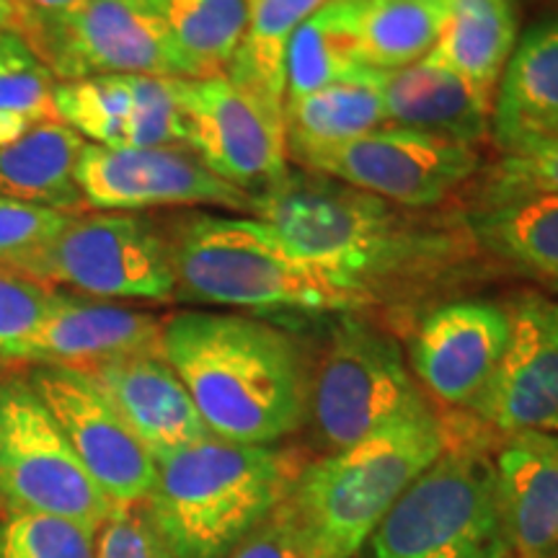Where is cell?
I'll return each instance as SVG.
<instances>
[{
	"mask_svg": "<svg viewBox=\"0 0 558 558\" xmlns=\"http://www.w3.org/2000/svg\"><path fill=\"white\" fill-rule=\"evenodd\" d=\"M450 448L429 407L305 463L290 507L305 558H354L401 494Z\"/></svg>",
	"mask_w": 558,
	"mask_h": 558,
	"instance_id": "5",
	"label": "cell"
},
{
	"mask_svg": "<svg viewBox=\"0 0 558 558\" xmlns=\"http://www.w3.org/2000/svg\"><path fill=\"white\" fill-rule=\"evenodd\" d=\"M509 550L494 460L450 445L390 507L360 556L501 558Z\"/></svg>",
	"mask_w": 558,
	"mask_h": 558,
	"instance_id": "6",
	"label": "cell"
},
{
	"mask_svg": "<svg viewBox=\"0 0 558 558\" xmlns=\"http://www.w3.org/2000/svg\"><path fill=\"white\" fill-rule=\"evenodd\" d=\"M5 3H11L13 9H16L21 13V0H5ZM21 21H24V13H21Z\"/></svg>",
	"mask_w": 558,
	"mask_h": 558,
	"instance_id": "41",
	"label": "cell"
},
{
	"mask_svg": "<svg viewBox=\"0 0 558 558\" xmlns=\"http://www.w3.org/2000/svg\"><path fill=\"white\" fill-rule=\"evenodd\" d=\"M365 68L354 47V0H326L292 34L284 60V104Z\"/></svg>",
	"mask_w": 558,
	"mask_h": 558,
	"instance_id": "29",
	"label": "cell"
},
{
	"mask_svg": "<svg viewBox=\"0 0 558 558\" xmlns=\"http://www.w3.org/2000/svg\"><path fill=\"white\" fill-rule=\"evenodd\" d=\"M501 558H514V556H512V550H509V554H505Z\"/></svg>",
	"mask_w": 558,
	"mask_h": 558,
	"instance_id": "42",
	"label": "cell"
},
{
	"mask_svg": "<svg viewBox=\"0 0 558 558\" xmlns=\"http://www.w3.org/2000/svg\"><path fill=\"white\" fill-rule=\"evenodd\" d=\"M463 226L494 262L558 292V197L473 205Z\"/></svg>",
	"mask_w": 558,
	"mask_h": 558,
	"instance_id": "23",
	"label": "cell"
},
{
	"mask_svg": "<svg viewBox=\"0 0 558 558\" xmlns=\"http://www.w3.org/2000/svg\"><path fill=\"white\" fill-rule=\"evenodd\" d=\"M505 308L507 349L469 411L507 437L522 432L558 435V300L520 292Z\"/></svg>",
	"mask_w": 558,
	"mask_h": 558,
	"instance_id": "15",
	"label": "cell"
},
{
	"mask_svg": "<svg viewBox=\"0 0 558 558\" xmlns=\"http://www.w3.org/2000/svg\"><path fill=\"white\" fill-rule=\"evenodd\" d=\"M3 32H21V13L11 3L0 0V34Z\"/></svg>",
	"mask_w": 558,
	"mask_h": 558,
	"instance_id": "40",
	"label": "cell"
},
{
	"mask_svg": "<svg viewBox=\"0 0 558 558\" xmlns=\"http://www.w3.org/2000/svg\"><path fill=\"white\" fill-rule=\"evenodd\" d=\"M450 0H354V47L365 68L399 70L435 50Z\"/></svg>",
	"mask_w": 558,
	"mask_h": 558,
	"instance_id": "27",
	"label": "cell"
},
{
	"mask_svg": "<svg viewBox=\"0 0 558 558\" xmlns=\"http://www.w3.org/2000/svg\"><path fill=\"white\" fill-rule=\"evenodd\" d=\"M94 558H173L153 525L145 505L114 509L96 533Z\"/></svg>",
	"mask_w": 558,
	"mask_h": 558,
	"instance_id": "37",
	"label": "cell"
},
{
	"mask_svg": "<svg viewBox=\"0 0 558 558\" xmlns=\"http://www.w3.org/2000/svg\"><path fill=\"white\" fill-rule=\"evenodd\" d=\"M298 452L209 435L156 458L145 512L173 558H228L292 497Z\"/></svg>",
	"mask_w": 558,
	"mask_h": 558,
	"instance_id": "3",
	"label": "cell"
},
{
	"mask_svg": "<svg viewBox=\"0 0 558 558\" xmlns=\"http://www.w3.org/2000/svg\"><path fill=\"white\" fill-rule=\"evenodd\" d=\"M83 373L94 378L153 458L209 437L192 396L163 352L132 354Z\"/></svg>",
	"mask_w": 558,
	"mask_h": 558,
	"instance_id": "18",
	"label": "cell"
},
{
	"mask_svg": "<svg viewBox=\"0 0 558 558\" xmlns=\"http://www.w3.org/2000/svg\"><path fill=\"white\" fill-rule=\"evenodd\" d=\"M181 303L248 316H344L367 311L339 290L259 218L186 213L163 222Z\"/></svg>",
	"mask_w": 558,
	"mask_h": 558,
	"instance_id": "4",
	"label": "cell"
},
{
	"mask_svg": "<svg viewBox=\"0 0 558 558\" xmlns=\"http://www.w3.org/2000/svg\"><path fill=\"white\" fill-rule=\"evenodd\" d=\"M54 290L37 279L0 267V357L9 354L21 341L29 339L41 318L50 311Z\"/></svg>",
	"mask_w": 558,
	"mask_h": 558,
	"instance_id": "36",
	"label": "cell"
},
{
	"mask_svg": "<svg viewBox=\"0 0 558 558\" xmlns=\"http://www.w3.org/2000/svg\"><path fill=\"white\" fill-rule=\"evenodd\" d=\"M163 352V320L111 300L54 290L52 305L9 362L90 369L132 354Z\"/></svg>",
	"mask_w": 558,
	"mask_h": 558,
	"instance_id": "17",
	"label": "cell"
},
{
	"mask_svg": "<svg viewBox=\"0 0 558 558\" xmlns=\"http://www.w3.org/2000/svg\"><path fill=\"white\" fill-rule=\"evenodd\" d=\"M86 140L62 122H41L0 148V197L86 213L75 169Z\"/></svg>",
	"mask_w": 558,
	"mask_h": 558,
	"instance_id": "24",
	"label": "cell"
},
{
	"mask_svg": "<svg viewBox=\"0 0 558 558\" xmlns=\"http://www.w3.org/2000/svg\"><path fill=\"white\" fill-rule=\"evenodd\" d=\"M24 39L58 81L96 75L186 78L169 34L143 0H81Z\"/></svg>",
	"mask_w": 558,
	"mask_h": 558,
	"instance_id": "11",
	"label": "cell"
},
{
	"mask_svg": "<svg viewBox=\"0 0 558 558\" xmlns=\"http://www.w3.org/2000/svg\"><path fill=\"white\" fill-rule=\"evenodd\" d=\"M169 34L186 78H215L239 50L248 0H143Z\"/></svg>",
	"mask_w": 558,
	"mask_h": 558,
	"instance_id": "28",
	"label": "cell"
},
{
	"mask_svg": "<svg viewBox=\"0 0 558 558\" xmlns=\"http://www.w3.org/2000/svg\"><path fill=\"white\" fill-rule=\"evenodd\" d=\"M163 357L209 435L277 445L308 418L311 378L298 341L241 313L181 311L163 320Z\"/></svg>",
	"mask_w": 558,
	"mask_h": 558,
	"instance_id": "2",
	"label": "cell"
},
{
	"mask_svg": "<svg viewBox=\"0 0 558 558\" xmlns=\"http://www.w3.org/2000/svg\"><path fill=\"white\" fill-rule=\"evenodd\" d=\"M518 39V0H450L448 24L429 54L494 104Z\"/></svg>",
	"mask_w": 558,
	"mask_h": 558,
	"instance_id": "25",
	"label": "cell"
},
{
	"mask_svg": "<svg viewBox=\"0 0 558 558\" xmlns=\"http://www.w3.org/2000/svg\"><path fill=\"white\" fill-rule=\"evenodd\" d=\"M427 409L399 341L360 313L337 316L311 380L308 416L329 452L357 445L396 418Z\"/></svg>",
	"mask_w": 558,
	"mask_h": 558,
	"instance_id": "7",
	"label": "cell"
},
{
	"mask_svg": "<svg viewBox=\"0 0 558 558\" xmlns=\"http://www.w3.org/2000/svg\"><path fill=\"white\" fill-rule=\"evenodd\" d=\"M422 209H403L337 179L292 169L254 199L256 218L284 246L318 269L365 308L390 292L442 279L471 259L469 230L422 220Z\"/></svg>",
	"mask_w": 558,
	"mask_h": 558,
	"instance_id": "1",
	"label": "cell"
},
{
	"mask_svg": "<svg viewBox=\"0 0 558 558\" xmlns=\"http://www.w3.org/2000/svg\"><path fill=\"white\" fill-rule=\"evenodd\" d=\"M0 365H3V357H0Z\"/></svg>",
	"mask_w": 558,
	"mask_h": 558,
	"instance_id": "43",
	"label": "cell"
},
{
	"mask_svg": "<svg viewBox=\"0 0 558 558\" xmlns=\"http://www.w3.org/2000/svg\"><path fill=\"white\" fill-rule=\"evenodd\" d=\"M550 137H558V13L520 34L492 109L499 153Z\"/></svg>",
	"mask_w": 558,
	"mask_h": 558,
	"instance_id": "21",
	"label": "cell"
},
{
	"mask_svg": "<svg viewBox=\"0 0 558 558\" xmlns=\"http://www.w3.org/2000/svg\"><path fill=\"white\" fill-rule=\"evenodd\" d=\"M228 558H305L290 499L259 530H254Z\"/></svg>",
	"mask_w": 558,
	"mask_h": 558,
	"instance_id": "38",
	"label": "cell"
},
{
	"mask_svg": "<svg viewBox=\"0 0 558 558\" xmlns=\"http://www.w3.org/2000/svg\"><path fill=\"white\" fill-rule=\"evenodd\" d=\"M501 525L514 558H558V435L507 437L497 460Z\"/></svg>",
	"mask_w": 558,
	"mask_h": 558,
	"instance_id": "19",
	"label": "cell"
},
{
	"mask_svg": "<svg viewBox=\"0 0 558 558\" xmlns=\"http://www.w3.org/2000/svg\"><path fill=\"white\" fill-rule=\"evenodd\" d=\"M96 533L75 522L0 514V558H94Z\"/></svg>",
	"mask_w": 558,
	"mask_h": 558,
	"instance_id": "33",
	"label": "cell"
},
{
	"mask_svg": "<svg viewBox=\"0 0 558 558\" xmlns=\"http://www.w3.org/2000/svg\"><path fill=\"white\" fill-rule=\"evenodd\" d=\"M527 197H558V137L499 153L481 177L476 205Z\"/></svg>",
	"mask_w": 558,
	"mask_h": 558,
	"instance_id": "32",
	"label": "cell"
},
{
	"mask_svg": "<svg viewBox=\"0 0 558 558\" xmlns=\"http://www.w3.org/2000/svg\"><path fill=\"white\" fill-rule=\"evenodd\" d=\"M386 124L380 70L360 68L331 86L284 104V143L295 166Z\"/></svg>",
	"mask_w": 558,
	"mask_h": 558,
	"instance_id": "22",
	"label": "cell"
},
{
	"mask_svg": "<svg viewBox=\"0 0 558 558\" xmlns=\"http://www.w3.org/2000/svg\"><path fill=\"white\" fill-rule=\"evenodd\" d=\"M326 0H248L243 39L226 78L284 122V60L298 26Z\"/></svg>",
	"mask_w": 558,
	"mask_h": 558,
	"instance_id": "26",
	"label": "cell"
},
{
	"mask_svg": "<svg viewBox=\"0 0 558 558\" xmlns=\"http://www.w3.org/2000/svg\"><path fill=\"white\" fill-rule=\"evenodd\" d=\"M26 380L114 509L145 505L156 486V458L132 435L94 378L75 367L34 365Z\"/></svg>",
	"mask_w": 558,
	"mask_h": 558,
	"instance_id": "13",
	"label": "cell"
},
{
	"mask_svg": "<svg viewBox=\"0 0 558 558\" xmlns=\"http://www.w3.org/2000/svg\"><path fill=\"white\" fill-rule=\"evenodd\" d=\"M478 148L383 124L352 143L318 153L298 169L337 179L403 209H429L478 173Z\"/></svg>",
	"mask_w": 558,
	"mask_h": 558,
	"instance_id": "10",
	"label": "cell"
},
{
	"mask_svg": "<svg viewBox=\"0 0 558 558\" xmlns=\"http://www.w3.org/2000/svg\"><path fill=\"white\" fill-rule=\"evenodd\" d=\"M380 86L386 124L456 140L473 148L492 137L494 104L435 54H424L399 70H380Z\"/></svg>",
	"mask_w": 558,
	"mask_h": 558,
	"instance_id": "20",
	"label": "cell"
},
{
	"mask_svg": "<svg viewBox=\"0 0 558 558\" xmlns=\"http://www.w3.org/2000/svg\"><path fill=\"white\" fill-rule=\"evenodd\" d=\"M81 0H21V37H29L32 32L41 29V26L52 24L60 16H65L68 11H73Z\"/></svg>",
	"mask_w": 558,
	"mask_h": 558,
	"instance_id": "39",
	"label": "cell"
},
{
	"mask_svg": "<svg viewBox=\"0 0 558 558\" xmlns=\"http://www.w3.org/2000/svg\"><path fill=\"white\" fill-rule=\"evenodd\" d=\"M135 114H132L128 148H169L186 145L184 114L177 94V78L132 75Z\"/></svg>",
	"mask_w": 558,
	"mask_h": 558,
	"instance_id": "34",
	"label": "cell"
},
{
	"mask_svg": "<svg viewBox=\"0 0 558 558\" xmlns=\"http://www.w3.org/2000/svg\"><path fill=\"white\" fill-rule=\"evenodd\" d=\"M58 122L78 132L88 145L128 148L135 88L132 75H96L81 81H58L52 90Z\"/></svg>",
	"mask_w": 558,
	"mask_h": 558,
	"instance_id": "30",
	"label": "cell"
},
{
	"mask_svg": "<svg viewBox=\"0 0 558 558\" xmlns=\"http://www.w3.org/2000/svg\"><path fill=\"white\" fill-rule=\"evenodd\" d=\"M507 341L505 305L452 300L418 320L411 339V373L437 401L471 409L497 373Z\"/></svg>",
	"mask_w": 558,
	"mask_h": 558,
	"instance_id": "16",
	"label": "cell"
},
{
	"mask_svg": "<svg viewBox=\"0 0 558 558\" xmlns=\"http://www.w3.org/2000/svg\"><path fill=\"white\" fill-rule=\"evenodd\" d=\"M19 275L99 300H177L163 222L140 213H73Z\"/></svg>",
	"mask_w": 558,
	"mask_h": 558,
	"instance_id": "8",
	"label": "cell"
},
{
	"mask_svg": "<svg viewBox=\"0 0 558 558\" xmlns=\"http://www.w3.org/2000/svg\"><path fill=\"white\" fill-rule=\"evenodd\" d=\"M73 213L0 197V267L21 271L50 243Z\"/></svg>",
	"mask_w": 558,
	"mask_h": 558,
	"instance_id": "35",
	"label": "cell"
},
{
	"mask_svg": "<svg viewBox=\"0 0 558 558\" xmlns=\"http://www.w3.org/2000/svg\"><path fill=\"white\" fill-rule=\"evenodd\" d=\"M83 205L96 213L163 207H220L254 213V197L207 169L186 145L169 148H83L75 169Z\"/></svg>",
	"mask_w": 558,
	"mask_h": 558,
	"instance_id": "14",
	"label": "cell"
},
{
	"mask_svg": "<svg viewBox=\"0 0 558 558\" xmlns=\"http://www.w3.org/2000/svg\"><path fill=\"white\" fill-rule=\"evenodd\" d=\"M114 505L94 484L26 375H0V514L58 518L99 533Z\"/></svg>",
	"mask_w": 558,
	"mask_h": 558,
	"instance_id": "9",
	"label": "cell"
},
{
	"mask_svg": "<svg viewBox=\"0 0 558 558\" xmlns=\"http://www.w3.org/2000/svg\"><path fill=\"white\" fill-rule=\"evenodd\" d=\"M58 78L19 32L0 34V148L41 122H58L52 90Z\"/></svg>",
	"mask_w": 558,
	"mask_h": 558,
	"instance_id": "31",
	"label": "cell"
},
{
	"mask_svg": "<svg viewBox=\"0 0 558 558\" xmlns=\"http://www.w3.org/2000/svg\"><path fill=\"white\" fill-rule=\"evenodd\" d=\"M186 148L209 171L248 197H259L290 171L284 122L254 96L215 78H177Z\"/></svg>",
	"mask_w": 558,
	"mask_h": 558,
	"instance_id": "12",
	"label": "cell"
}]
</instances>
